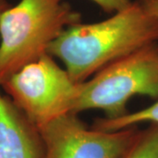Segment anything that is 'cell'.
<instances>
[{
	"instance_id": "obj_4",
	"label": "cell",
	"mask_w": 158,
	"mask_h": 158,
	"mask_svg": "<svg viewBox=\"0 0 158 158\" xmlns=\"http://www.w3.org/2000/svg\"><path fill=\"white\" fill-rule=\"evenodd\" d=\"M0 86L37 129L74 113L80 91V84L49 54L26 65Z\"/></svg>"
},
{
	"instance_id": "obj_11",
	"label": "cell",
	"mask_w": 158,
	"mask_h": 158,
	"mask_svg": "<svg viewBox=\"0 0 158 158\" xmlns=\"http://www.w3.org/2000/svg\"><path fill=\"white\" fill-rule=\"evenodd\" d=\"M11 7L9 5V3L7 2V0H0V19L2 17V15L4 14V12L8 10Z\"/></svg>"
},
{
	"instance_id": "obj_9",
	"label": "cell",
	"mask_w": 158,
	"mask_h": 158,
	"mask_svg": "<svg viewBox=\"0 0 158 158\" xmlns=\"http://www.w3.org/2000/svg\"><path fill=\"white\" fill-rule=\"evenodd\" d=\"M101 8L103 11L109 13H115L121 11L132 4L131 0H91Z\"/></svg>"
},
{
	"instance_id": "obj_5",
	"label": "cell",
	"mask_w": 158,
	"mask_h": 158,
	"mask_svg": "<svg viewBox=\"0 0 158 158\" xmlns=\"http://www.w3.org/2000/svg\"><path fill=\"white\" fill-rule=\"evenodd\" d=\"M45 158H121L141 132L89 128L77 113H68L40 127Z\"/></svg>"
},
{
	"instance_id": "obj_2",
	"label": "cell",
	"mask_w": 158,
	"mask_h": 158,
	"mask_svg": "<svg viewBox=\"0 0 158 158\" xmlns=\"http://www.w3.org/2000/svg\"><path fill=\"white\" fill-rule=\"evenodd\" d=\"M80 22V13L64 0H20L11 6L0 19V85Z\"/></svg>"
},
{
	"instance_id": "obj_8",
	"label": "cell",
	"mask_w": 158,
	"mask_h": 158,
	"mask_svg": "<svg viewBox=\"0 0 158 158\" xmlns=\"http://www.w3.org/2000/svg\"><path fill=\"white\" fill-rule=\"evenodd\" d=\"M141 132L121 158H158V126Z\"/></svg>"
},
{
	"instance_id": "obj_6",
	"label": "cell",
	"mask_w": 158,
	"mask_h": 158,
	"mask_svg": "<svg viewBox=\"0 0 158 158\" xmlns=\"http://www.w3.org/2000/svg\"><path fill=\"white\" fill-rule=\"evenodd\" d=\"M0 158H45L39 130L0 92Z\"/></svg>"
},
{
	"instance_id": "obj_10",
	"label": "cell",
	"mask_w": 158,
	"mask_h": 158,
	"mask_svg": "<svg viewBox=\"0 0 158 158\" xmlns=\"http://www.w3.org/2000/svg\"><path fill=\"white\" fill-rule=\"evenodd\" d=\"M139 3L158 20V0H140Z\"/></svg>"
},
{
	"instance_id": "obj_1",
	"label": "cell",
	"mask_w": 158,
	"mask_h": 158,
	"mask_svg": "<svg viewBox=\"0 0 158 158\" xmlns=\"http://www.w3.org/2000/svg\"><path fill=\"white\" fill-rule=\"evenodd\" d=\"M157 40L158 20L139 2H132L103 21L71 26L51 43L48 54L61 60L70 77L81 84Z\"/></svg>"
},
{
	"instance_id": "obj_7",
	"label": "cell",
	"mask_w": 158,
	"mask_h": 158,
	"mask_svg": "<svg viewBox=\"0 0 158 158\" xmlns=\"http://www.w3.org/2000/svg\"><path fill=\"white\" fill-rule=\"evenodd\" d=\"M151 123L158 126V98L151 106L133 113H127L116 118H97L92 128L101 131H118L135 127L140 123Z\"/></svg>"
},
{
	"instance_id": "obj_3",
	"label": "cell",
	"mask_w": 158,
	"mask_h": 158,
	"mask_svg": "<svg viewBox=\"0 0 158 158\" xmlns=\"http://www.w3.org/2000/svg\"><path fill=\"white\" fill-rule=\"evenodd\" d=\"M136 95L158 98V45L154 43L118 59L80 84L74 113L100 109L107 118L128 113Z\"/></svg>"
}]
</instances>
